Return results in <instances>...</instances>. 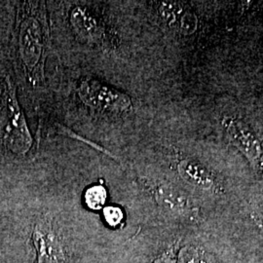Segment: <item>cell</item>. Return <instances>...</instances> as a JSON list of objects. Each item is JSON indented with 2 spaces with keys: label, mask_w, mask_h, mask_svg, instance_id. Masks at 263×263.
<instances>
[{
  "label": "cell",
  "mask_w": 263,
  "mask_h": 263,
  "mask_svg": "<svg viewBox=\"0 0 263 263\" xmlns=\"http://www.w3.org/2000/svg\"><path fill=\"white\" fill-rule=\"evenodd\" d=\"M179 172L183 179L198 187L210 190L216 185V180L212 174L194 161H181L179 164Z\"/></svg>",
  "instance_id": "6"
},
{
  "label": "cell",
  "mask_w": 263,
  "mask_h": 263,
  "mask_svg": "<svg viewBox=\"0 0 263 263\" xmlns=\"http://www.w3.org/2000/svg\"><path fill=\"white\" fill-rule=\"evenodd\" d=\"M179 263H209V260L202 250L194 247H187L179 254Z\"/></svg>",
  "instance_id": "10"
},
{
  "label": "cell",
  "mask_w": 263,
  "mask_h": 263,
  "mask_svg": "<svg viewBox=\"0 0 263 263\" xmlns=\"http://www.w3.org/2000/svg\"><path fill=\"white\" fill-rule=\"evenodd\" d=\"M106 200V191L101 185H95L89 188L85 193V202L87 206L93 210L103 208Z\"/></svg>",
  "instance_id": "9"
},
{
  "label": "cell",
  "mask_w": 263,
  "mask_h": 263,
  "mask_svg": "<svg viewBox=\"0 0 263 263\" xmlns=\"http://www.w3.org/2000/svg\"><path fill=\"white\" fill-rule=\"evenodd\" d=\"M104 217L108 224L117 226L123 219L122 211L117 207H107L104 209Z\"/></svg>",
  "instance_id": "11"
},
{
  "label": "cell",
  "mask_w": 263,
  "mask_h": 263,
  "mask_svg": "<svg viewBox=\"0 0 263 263\" xmlns=\"http://www.w3.org/2000/svg\"><path fill=\"white\" fill-rule=\"evenodd\" d=\"M155 197L161 206L167 208L173 212L186 214L193 213V208L190 205L188 198L179 190L171 186L160 185L155 189Z\"/></svg>",
  "instance_id": "7"
},
{
  "label": "cell",
  "mask_w": 263,
  "mask_h": 263,
  "mask_svg": "<svg viewBox=\"0 0 263 263\" xmlns=\"http://www.w3.org/2000/svg\"><path fill=\"white\" fill-rule=\"evenodd\" d=\"M43 28L35 17H27L21 24L20 55L29 71L37 67L44 54Z\"/></svg>",
  "instance_id": "4"
},
{
  "label": "cell",
  "mask_w": 263,
  "mask_h": 263,
  "mask_svg": "<svg viewBox=\"0 0 263 263\" xmlns=\"http://www.w3.org/2000/svg\"><path fill=\"white\" fill-rule=\"evenodd\" d=\"M79 96L87 106L104 115L121 117L131 111L132 101L129 96L93 79L81 83Z\"/></svg>",
  "instance_id": "2"
},
{
  "label": "cell",
  "mask_w": 263,
  "mask_h": 263,
  "mask_svg": "<svg viewBox=\"0 0 263 263\" xmlns=\"http://www.w3.org/2000/svg\"><path fill=\"white\" fill-rule=\"evenodd\" d=\"M252 217H253L254 222L256 223V226H258V228L263 231V215L254 214Z\"/></svg>",
  "instance_id": "13"
},
{
  "label": "cell",
  "mask_w": 263,
  "mask_h": 263,
  "mask_svg": "<svg viewBox=\"0 0 263 263\" xmlns=\"http://www.w3.org/2000/svg\"><path fill=\"white\" fill-rule=\"evenodd\" d=\"M33 241L37 251L38 263H66L60 241L48 221L36 226Z\"/></svg>",
  "instance_id": "5"
},
{
  "label": "cell",
  "mask_w": 263,
  "mask_h": 263,
  "mask_svg": "<svg viewBox=\"0 0 263 263\" xmlns=\"http://www.w3.org/2000/svg\"><path fill=\"white\" fill-rule=\"evenodd\" d=\"M71 24L76 32L88 41H94L101 34V28L97 20L82 7H76L72 11Z\"/></svg>",
  "instance_id": "8"
},
{
  "label": "cell",
  "mask_w": 263,
  "mask_h": 263,
  "mask_svg": "<svg viewBox=\"0 0 263 263\" xmlns=\"http://www.w3.org/2000/svg\"><path fill=\"white\" fill-rule=\"evenodd\" d=\"M0 141L18 155L27 154L32 144L25 115L9 77L5 78L0 89Z\"/></svg>",
  "instance_id": "1"
},
{
  "label": "cell",
  "mask_w": 263,
  "mask_h": 263,
  "mask_svg": "<svg viewBox=\"0 0 263 263\" xmlns=\"http://www.w3.org/2000/svg\"><path fill=\"white\" fill-rule=\"evenodd\" d=\"M153 263H177V256L175 253V247H172L169 250H167L165 253L160 255L158 258H156Z\"/></svg>",
  "instance_id": "12"
},
{
  "label": "cell",
  "mask_w": 263,
  "mask_h": 263,
  "mask_svg": "<svg viewBox=\"0 0 263 263\" xmlns=\"http://www.w3.org/2000/svg\"><path fill=\"white\" fill-rule=\"evenodd\" d=\"M223 125L230 141L244 154L263 178V148L260 141L242 120L224 118Z\"/></svg>",
  "instance_id": "3"
}]
</instances>
